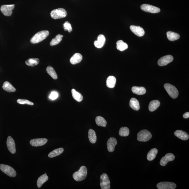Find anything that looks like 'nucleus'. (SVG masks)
Returning a JSON list of instances; mask_svg holds the SVG:
<instances>
[{"label": "nucleus", "mask_w": 189, "mask_h": 189, "mask_svg": "<svg viewBox=\"0 0 189 189\" xmlns=\"http://www.w3.org/2000/svg\"><path fill=\"white\" fill-rule=\"evenodd\" d=\"M49 32L47 30L42 31L37 33L30 40L32 44L38 43L45 39L48 36Z\"/></svg>", "instance_id": "1"}, {"label": "nucleus", "mask_w": 189, "mask_h": 189, "mask_svg": "<svg viewBox=\"0 0 189 189\" xmlns=\"http://www.w3.org/2000/svg\"><path fill=\"white\" fill-rule=\"evenodd\" d=\"M87 173V167L85 166H82L79 170L74 173L73 176L75 180L77 181H82L86 177Z\"/></svg>", "instance_id": "2"}, {"label": "nucleus", "mask_w": 189, "mask_h": 189, "mask_svg": "<svg viewBox=\"0 0 189 189\" xmlns=\"http://www.w3.org/2000/svg\"><path fill=\"white\" fill-rule=\"evenodd\" d=\"M164 87L172 98L175 99L178 97L179 92L177 89L174 86L169 84H164Z\"/></svg>", "instance_id": "3"}, {"label": "nucleus", "mask_w": 189, "mask_h": 189, "mask_svg": "<svg viewBox=\"0 0 189 189\" xmlns=\"http://www.w3.org/2000/svg\"><path fill=\"white\" fill-rule=\"evenodd\" d=\"M67 11L63 8H58L52 11L50 13L51 17L56 19L65 17L67 16Z\"/></svg>", "instance_id": "4"}, {"label": "nucleus", "mask_w": 189, "mask_h": 189, "mask_svg": "<svg viewBox=\"0 0 189 189\" xmlns=\"http://www.w3.org/2000/svg\"><path fill=\"white\" fill-rule=\"evenodd\" d=\"M152 137L150 131L147 130H143L138 133L137 139L140 142H146L150 140Z\"/></svg>", "instance_id": "5"}, {"label": "nucleus", "mask_w": 189, "mask_h": 189, "mask_svg": "<svg viewBox=\"0 0 189 189\" xmlns=\"http://www.w3.org/2000/svg\"><path fill=\"white\" fill-rule=\"evenodd\" d=\"M0 169L3 172L10 177H14L17 175L16 172L11 167L4 164H0Z\"/></svg>", "instance_id": "6"}, {"label": "nucleus", "mask_w": 189, "mask_h": 189, "mask_svg": "<svg viewBox=\"0 0 189 189\" xmlns=\"http://www.w3.org/2000/svg\"><path fill=\"white\" fill-rule=\"evenodd\" d=\"M100 184L102 189L110 188V181L107 174L104 173L101 175Z\"/></svg>", "instance_id": "7"}, {"label": "nucleus", "mask_w": 189, "mask_h": 189, "mask_svg": "<svg viewBox=\"0 0 189 189\" xmlns=\"http://www.w3.org/2000/svg\"><path fill=\"white\" fill-rule=\"evenodd\" d=\"M141 8L144 11L153 13H158L160 11V9L158 7L149 4H143L141 6Z\"/></svg>", "instance_id": "8"}, {"label": "nucleus", "mask_w": 189, "mask_h": 189, "mask_svg": "<svg viewBox=\"0 0 189 189\" xmlns=\"http://www.w3.org/2000/svg\"><path fill=\"white\" fill-rule=\"evenodd\" d=\"M14 5H4L1 6V11L5 16H11L12 13V10L14 8Z\"/></svg>", "instance_id": "9"}, {"label": "nucleus", "mask_w": 189, "mask_h": 189, "mask_svg": "<svg viewBox=\"0 0 189 189\" xmlns=\"http://www.w3.org/2000/svg\"><path fill=\"white\" fill-rule=\"evenodd\" d=\"M159 189H174L176 185L174 183L170 182H162L159 183L157 185Z\"/></svg>", "instance_id": "10"}, {"label": "nucleus", "mask_w": 189, "mask_h": 189, "mask_svg": "<svg viewBox=\"0 0 189 189\" xmlns=\"http://www.w3.org/2000/svg\"><path fill=\"white\" fill-rule=\"evenodd\" d=\"M173 57L171 55H167L162 57L158 62V65L160 66H166L173 61Z\"/></svg>", "instance_id": "11"}, {"label": "nucleus", "mask_w": 189, "mask_h": 189, "mask_svg": "<svg viewBox=\"0 0 189 189\" xmlns=\"http://www.w3.org/2000/svg\"><path fill=\"white\" fill-rule=\"evenodd\" d=\"M47 142L48 140L46 138H37L31 140L30 144L33 147H40L44 145Z\"/></svg>", "instance_id": "12"}, {"label": "nucleus", "mask_w": 189, "mask_h": 189, "mask_svg": "<svg viewBox=\"0 0 189 189\" xmlns=\"http://www.w3.org/2000/svg\"><path fill=\"white\" fill-rule=\"evenodd\" d=\"M7 144L9 151L12 154L16 153V145L14 140L11 137L9 136L7 138Z\"/></svg>", "instance_id": "13"}, {"label": "nucleus", "mask_w": 189, "mask_h": 189, "mask_svg": "<svg viewBox=\"0 0 189 189\" xmlns=\"http://www.w3.org/2000/svg\"><path fill=\"white\" fill-rule=\"evenodd\" d=\"M174 159L175 156L173 154L167 153L161 159L160 164L161 166H165L166 165L167 163L174 160Z\"/></svg>", "instance_id": "14"}, {"label": "nucleus", "mask_w": 189, "mask_h": 189, "mask_svg": "<svg viewBox=\"0 0 189 189\" xmlns=\"http://www.w3.org/2000/svg\"><path fill=\"white\" fill-rule=\"evenodd\" d=\"M130 29L133 33L137 36H142L145 34V31L144 29L141 27L131 25L130 26Z\"/></svg>", "instance_id": "15"}, {"label": "nucleus", "mask_w": 189, "mask_h": 189, "mask_svg": "<svg viewBox=\"0 0 189 189\" xmlns=\"http://www.w3.org/2000/svg\"><path fill=\"white\" fill-rule=\"evenodd\" d=\"M117 141L116 138L111 137L107 141V149L109 152L114 151L115 146L117 144Z\"/></svg>", "instance_id": "16"}, {"label": "nucleus", "mask_w": 189, "mask_h": 189, "mask_svg": "<svg viewBox=\"0 0 189 189\" xmlns=\"http://www.w3.org/2000/svg\"><path fill=\"white\" fill-rule=\"evenodd\" d=\"M105 36L103 34H100L98 36L97 40L95 41L94 42V44L95 47L97 48H101L103 46L105 42Z\"/></svg>", "instance_id": "17"}, {"label": "nucleus", "mask_w": 189, "mask_h": 189, "mask_svg": "<svg viewBox=\"0 0 189 189\" xmlns=\"http://www.w3.org/2000/svg\"><path fill=\"white\" fill-rule=\"evenodd\" d=\"M174 135L177 137L182 140L186 141L189 139V136L188 133L183 131L177 130L174 132Z\"/></svg>", "instance_id": "18"}, {"label": "nucleus", "mask_w": 189, "mask_h": 189, "mask_svg": "<svg viewBox=\"0 0 189 189\" xmlns=\"http://www.w3.org/2000/svg\"><path fill=\"white\" fill-rule=\"evenodd\" d=\"M82 59V55L79 53H76L70 58V61L72 64H75L81 62Z\"/></svg>", "instance_id": "19"}, {"label": "nucleus", "mask_w": 189, "mask_h": 189, "mask_svg": "<svg viewBox=\"0 0 189 189\" xmlns=\"http://www.w3.org/2000/svg\"><path fill=\"white\" fill-rule=\"evenodd\" d=\"M160 102L157 100H154L150 102L149 106V110L153 112L156 110L160 105Z\"/></svg>", "instance_id": "20"}, {"label": "nucleus", "mask_w": 189, "mask_h": 189, "mask_svg": "<svg viewBox=\"0 0 189 189\" xmlns=\"http://www.w3.org/2000/svg\"><path fill=\"white\" fill-rule=\"evenodd\" d=\"M132 91L135 94L138 95H143L145 94L146 90L144 87L134 86L132 87Z\"/></svg>", "instance_id": "21"}, {"label": "nucleus", "mask_w": 189, "mask_h": 189, "mask_svg": "<svg viewBox=\"0 0 189 189\" xmlns=\"http://www.w3.org/2000/svg\"><path fill=\"white\" fill-rule=\"evenodd\" d=\"M130 105L132 109L136 111L139 110L140 107L139 101L135 98H132L130 99Z\"/></svg>", "instance_id": "22"}, {"label": "nucleus", "mask_w": 189, "mask_h": 189, "mask_svg": "<svg viewBox=\"0 0 189 189\" xmlns=\"http://www.w3.org/2000/svg\"><path fill=\"white\" fill-rule=\"evenodd\" d=\"M116 80L114 76H109L107 80V86L109 88H113L116 85Z\"/></svg>", "instance_id": "23"}, {"label": "nucleus", "mask_w": 189, "mask_h": 189, "mask_svg": "<svg viewBox=\"0 0 189 189\" xmlns=\"http://www.w3.org/2000/svg\"><path fill=\"white\" fill-rule=\"evenodd\" d=\"M3 88L5 91L9 92V93L15 92L16 91V88L14 87L10 83L7 81H6L4 82L3 85Z\"/></svg>", "instance_id": "24"}, {"label": "nucleus", "mask_w": 189, "mask_h": 189, "mask_svg": "<svg viewBox=\"0 0 189 189\" xmlns=\"http://www.w3.org/2000/svg\"><path fill=\"white\" fill-rule=\"evenodd\" d=\"M48 177L46 173L42 175L38 178L37 182V185L38 188H40L44 183L48 180Z\"/></svg>", "instance_id": "25"}, {"label": "nucleus", "mask_w": 189, "mask_h": 189, "mask_svg": "<svg viewBox=\"0 0 189 189\" xmlns=\"http://www.w3.org/2000/svg\"><path fill=\"white\" fill-rule=\"evenodd\" d=\"M158 151L157 149L154 148L152 149L147 154V158L149 161H152L156 158L158 153Z\"/></svg>", "instance_id": "26"}, {"label": "nucleus", "mask_w": 189, "mask_h": 189, "mask_svg": "<svg viewBox=\"0 0 189 189\" xmlns=\"http://www.w3.org/2000/svg\"><path fill=\"white\" fill-rule=\"evenodd\" d=\"M88 138L90 142L92 144H94L97 141L96 133L93 129H90L88 131Z\"/></svg>", "instance_id": "27"}, {"label": "nucleus", "mask_w": 189, "mask_h": 189, "mask_svg": "<svg viewBox=\"0 0 189 189\" xmlns=\"http://www.w3.org/2000/svg\"><path fill=\"white\" fill-rule=\"evenodd\" d=\"M117 48L120 51H123L128 48V46L127 43L123 41L120 40L117 42Z\"/></svg>", "instance_id": "28"}, {"label": "nucleus", "mask_w": 189, "mask_h": 189, "mask_svg": "<svg viewBox=\"0 0 189 189\" xmlns=\"http://www.w3.org/2000/svg\"><path fill=\"white\" fill-rule=\"evenodd\" d=\"M167 38L170 41H174L179 39L180 35L177 33L171 31L167 33Z\"/></svg>", "instance_id": "29"}, {"label": "nucleus", "mask_w": 189, "mask_h": 189, "mask_svg": "<svg viewBox=\"0 0 189 189\" xmlns=\"http://www.w3.org/2000/svg\"><path fill=\"white\" fill-rule=\"evenodd\" d=\"M72 94L74 99L78 102L82 101L83 99L82 95L79 92H77L74 89L72 90Z\"/></svg>", "instance_id": "30"}, {"label": "nucleus", "mask_w": 189, "mask_h": 189, "mask_svg": "<svg viewBox=\"0 0 189 189\" xmlns=\"http://www.w3.org/2000/svg\"><path fill=\"white\" fill-rule=\"evenodd\" d=\"M96 123L98 126L105 127H106L107 122L104 118L100 116L97 117L95 119Z\"/></svg>", "instance_id": "31"}, {"label": "nucleus", "mask_w": 189, "mask_h": 189, "mask_svg": "<svg viewBox=\"0 0 189 189\" xmlns=\"http://www.w3.org/2000/svg\"><path fill=\"white\" fill-rule=\"evenodd\" d=\"M64 149L62 148H59L57 149L50 152L48 156L50 158L55 157L59 155H60L64 152Z\"/></svg>", "instance_id": "32"}, {"label": "nucleus", "mask_w": 189, "mask_h": 189, "mask_svg": "<svg viewBox=\"0 0 189 189\" xmlns=\"http://www.w3.org/2000/svg\"><path fill=\"white\" fill-rule=\"evenodd\" d=\"M39 61V60L37 58H30L25 61V63L28 66L34 67L38 65Z\"/></svg>", "instance_id": "33"}, {"label": "nucleus", "mask_w": 189, "mask_h": 189, "mask_svg": "<svg viewBox=\"0 0 189 189\" xmlns=\"http://www.w3.org/2000/svg\"><path fill=\"white\" fill-rule=\"evenodd\" d=\"M46 71L48 74L54 79L56 80L58 79V75L56 72L53 68L51 66H48L47 67Z\"/></svg>", "instance_id": "34"}, {"label": "nucleus", "mask_w": 189, "mask_h": 189, "mask_svg": "<svg viewBox=\"0 0 189 189\" xmlns=\"http://www.w3.org/2000/svg\"><path fill=\"white\" fill-rule=\"evenodd\" d=\"M63 37L62 35L61 34H58L54 38L52 39L50 41V44L51 46H53L57 45L59 44L61 42L62 40V38Z\"/></svg>", "instance_id": "35"}, {"label": "nucleus", "mask_w": 189, "mask_h": 189, "mask_svg": "<svg viewBox=\"0 0 189 189\" xmlns=\"http://www.w3.org/2000/svg\"><path fill=\"white\" fill-rule=\"evenodd\" d=\"M119 133L122 137H127L129 135V130L128 127H123L120 129Z\"/></svg>", "instance_id": "36"}, {"label": "nucleus", "mask_w": 189, "mask_h": 189, "mask_svg": "<svg viewBox=\"0 0 189 189\" xmlns=\"http://www.w3.org/2000/svg\"><path fill=\"white\" fill-rule=\"evenodd\" d=\"M17 102L18 103L21 104H28V105H34L33 103L25 99H18Z\"/></svg>", "instance_id": "37"}, {"label": "nucleus", "mask_w": 189, "mask_h": 189, "mask_svg": "<svg viewBox=\"0 0 189 189\" xmlns=\"http://www.w3.org/2000/svg\"><path fill=\"white\" fill-rule=\"evenodd\" d=\"M64 31H68L69 32H71L72 31V28L71 24L68 21H66L64 24Z\"/></svg>", "instance_id": "38"}, {"label": "nucleus", "mask_w": 189, "mask_h": 189, "mask_svg": "<svg viewBox=\"0 0 189 189\" xmlns=\"http://www.w3.org/2000/svg\"><path fill=\"white\" fill-rule=\"evenodd\" d=\"M58 97V94L56 92H52L49 96L50 99L54 100L57 99Z\"/></svg>", "instance_id": "39"}, {"label": "nucleus", "mask_w": 189, "mask_h": 189, "mask_svg": "<svg viewBox=\"0 0 189 189\" xmlns=\"http://www.w3.org/2000/svg\"><path fill=\"white\" fill-rule=\"evenodd\" d=\"M183 117L185 118H188L189 117V113L186 112L183 115Z\"/></svg>", "instance_id": "40"}]
</instances>
